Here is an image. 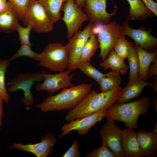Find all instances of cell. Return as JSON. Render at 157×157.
<instances>
[{
    "label": "cell",
    "mask_w": 157,
    "mask_h": 157,
    "mask_svg": "<svg viewBox=\"0 0 157 157\" xmlns=\"http://www.w3.org/2000/svg\"><path fill=\"white\" fill-rule=\"evenodd\" d=\"M122 88L119 86L109 91L99 93L91 90L74 108L65 116L69 122L96 112L107 110L120 98Z\"/></svg>",
    "instance_id": "1"
},
{
    "label": "cell",
    "mask_w": 157,
    "mask_h": 157,
    "mask_svg": "<svg viewBox=\"0 0 157 157\" xmlns=\"http://www.w3.org/2000/svg\"><path fill=\"white\" fill-rule=\"evenodd\" d=\"M91 84L83 83L63 89L55 95H51L42 103L27 109L39 108L43 112L70 110L75 107L91 90Z\"/></svg>",
    "instance_id": "2"
},
{
    "label": "cell",
    "mask_w": 157,
    "mask_h": 157,
    "mask_svg": "<svg viewBox=\"0 0 157 157\" xmlns=\"http://www.w3.org/2000/svg\"><path fill=\"white\" fill-rule=\"evenodd\" d=\"M150 106V99L147 97L126 104L115 103L106 110L105 117L107 120L121 121L126 127L136 129L139 117L145 115Z\"/></svg>",
    "instance_id": "3"
},
{
    "label": "cell",
    "mask_w": 157,
    "mask_h": 157,
    "mask_svg": "<svg viewBox=\"0 0 157 157\" xmlns=\"http://www.w3.org/2000/svg\"><path fill=\"white\" fill-rule=\"evenodd\" d=\"M39 65L53 72L67 69L69 58L65 46L60 43L48 44L39 53Z\"/></svg>",
    "instance_id": "4"
},
{
    "label": "cell",
    "mask_w": 157,
    "mask_h": 157,
    "mask_svg": "<svg viewBox=\"0 0 157 157\" xmlns=\"http://www.w3.org/2000/svg\"><path fill=\"white\" fill-rule=\"evenodd\" d=\"M95 25V34H98L100 52L99 56L102 61L107 57L108 52L114 50L117 41L122 34V28L115 21L108 24H97Z\"/></svg>",
    "instance_id": "5"
},
{
    "label": "cell",
    "mask_w": 157,
    "mask_h": 157,
    "mask_svg": "<svg viewBox=\"0 0 157 157\" xmlns=\"http://www.w3.org/2000/svg\"><path fill=\"white\" fill-rule=\"evenodd\" d=\"M44 72H28L19 74L7 83V85L9 86L8 91L12 93L19 89L22 90L24 97L21 99L24 104L27 106L33 105L34 98L31 92V88L35 82H40L44 80Z\"/></svg>",
    "instance_id": "6"
},
{
    "label": "cell",
    "mask_w": 157,
    "mask_h": 157,
    "mask_svg": "<svg viewBox=\"0 0 157 157\" xmlns=\"http://www.w3.org/2000/svg\"><path fill=\"white\" fill-rule=\"evenodd\" d=\"M23 22L25 26L29 23L31 24L32 30L38 33L49 32L53 28V23L38 0L30 1Z\"/></svg>",
    "instance_id": "7"
},
{
    "label": "cell",
    "mask_w": 157,
    "mask_h": 157,
    "mask_svg": "<svg viewBox=\"0 0 157 157\" xmlns=\"http://www.w3.org/2000/svg\"><path fill=\"white\" fill-rule=\"evenodd\" d=\"M95 25L90 22L84 29L78 31L69 39L68 43L65 46L68 54L67 69L70 71L76 69L84 46L89 37L95 35Z\"/></svg>",
    "instance_id": "8"
},
{
    "label": "cell",
    "mask_w": 157,
    "mask_h": 157,
    "mask_svg": "<svg viewBox=\"0 0 157 157\" xmlns=\"http://www.w3.org/2000/svg\"><path fill=\"white\" fill-rule=\"evenodd\" d=\"M102 145L109 149L115 157L125 156L122 144L123 131L114 121L107 120L99 131Z\"/></svg>",
    "instance_id": "9"
},
{
    "label": "cell",
    "mask_w": 157,
    "mask_h": 157,
    "mask_svg": "<svg viewBox=\"0 0 157 157\" xmlns=\"http://www.w3.org/2000/svg\"><path fill=\"white\" fill-rule=\"evenodd\" d=\"M61 10L64 12L60 19L65 23L67 30V38L69 39L82 27L83 23L88 20L82 8L78 7L74 0H67L63 5Z\"/></svg>",
    "instance_id": "10"
},
{
    "label": "cell",
    "mask_w": 157,
    "mask_h": 157,
    "mask_svg": "<svg viewBox=\"0 0 157 157\" xmlns=\"http://www.w3.org/2000/svg\"><path fill=\"white\" fill-rule=\"evenodd\" d=\"M70 72L67 69L56 74H47L44 72V81L41 83L37 82L35 90L38 92L46 91L52 95L61 89L72 87L74 85L71 80L75 74L70 75Z\"/></svg>",
    "instance_id": "11"
},
{
    "label": "cell",
    "mask_w": 157,
    "mask_h": 157,
    "mask_svg": "<svg viewBox=\"0 0 157 157\" xmlns=\"http://www.w3.org/2000/svg\"><path fill=\"white\" fill-rule=\"evenodd\" d=\"M129 22L126 19L121 26L122 34L131 38L134 41L135 44L145 50L152 52L156 50L157 38L151 35V29L146 30L144 27H141L138 29H134L129 26Z\"/></svg>",
    "instance_id": "12"
},
{
    "label": "cell",
    "mask_w": 157,
    "mask_h": 157,
    "mask_svg": "<svg viewBox=\"0 0 157 157\" xmlns=\"http://www.w3.org/2000/svg\"><path fill=\"white\" fill-rule=\"evenodd\" d=\"M106 0H85L83 7L90 22L94 24H106L110 22L111 18L116 14L117 9L116 7L112 13H108L106 10Z\"/></svg>",
    "instance_id": "13"
},
{
    "label": "cell",
    "mask_w": 157,
    "mask_h": 157,
    "mask_svg": "<svg viewBox=\"0 0 157 157\" xmlns=\"http://www.w3.org/2000/svg\"><path fill=\"white\" fill-rule=\"evenodd\" d=\"M41 142L35 144L14 143L6 149H14L30 152L37 157H47L54 151L53 147L57 140L55 136L48 133L41 138Z\"/></svg>",
    "instance_id": "14"
},
{
    "label": "cell",
    "mask_w": 157,
    "mask_h": 157,
    "mask_svg": "<svg viewBox=\"0 0 157 157\" xmlns=\"http://www.w3.org/2000/svg\"><path fill=\"white\" fill-rule=\"evenodd\" d=\"M106 110L99 111L90 115L73 121L64 124L60 130L62 133L58 139L74 130L76 131L80 135L87 133L89 129L94 125L100 121L105 117Z\"/></svg>",
    "instance_id": "15"
},
{
    "label": "cell",
    "mask_w": 157,
    "mask_h": 157,
    "mask_svg": "<svg viewBox=\"0 0 157 157\" xmlns=\"http://www.w3.org/2000/svg\"><path fill=\"white\" fill-rule=\"evenodd\" d=\"M137 133L138 144L143 156L155 157L157 156V134L142 129Z\"/></svg>",
    "instance_id": "16"
},
{
    "label": "cell",
    "mask_w": 157,
    "mask_h": 157,
    "mask_svg": "<svg viewBox=\"0 0 157 157\" xmlns=\"http://www.w3.org/2000/svg\"><path fill=\"white\" fill-rule=\"evenodd\" d=\"M151 83L147 82L138 76L130 79L126 85L122 88L121 97L117 102L119 104L127 103L138 97L145 86H151Z\"/></svg>",
    "instance_id": "17"
},
{
    "label": "cell",
    "mask_w": 157,
    "mask_h": 157,
    "mask_svg": "<svg viewBox=\"0 0 157 157\" xmlns=\"http://www.w3.org/2000/svg\"><path fill=\"white\" fill-rule=\"evenodd\" d=\"M122 131V144L125 156L143 157L138 142L137 133L127 127Z\"/></svg>",
    "instance_id": "18"
},
{
    "label": "cell",
    "mask_w": 157,
    "mask_h": 157,
    "mask_svg": "<svg viewBox=\"0 0 157 157\" xmlns=\"http://www.w3.org/2000/svg\"><path fill=\"white\" fill-rule=\"evenodd\" d=\"M133 44L139 59V69L138 76L145 81L147 79L148 70L150 64L157 60V49L149 52L144 50L134 43Z\"/></svg>",
    "instance_id": "19"
},
{
    "label": "cell",
    "mask_w": 157,
    "mask_h": 157,
    "mask_svg": "<svg viewBox=\"0 0 157 157\" xmlns=\"http://www.w3.org/2000/svg\"><path fill=\"white\" fill-rule=\"evenodd\" d=\"M19 20L17 14L8 1L6 9L0 12V31L6 33L13 32Z\"/></svg>",
    "instance_id": "20"
},
{
    "label": "cell",
    "mask_w": 157,
    "mask_h": 157,
    "mask_svg": "<svg viewBox=\"0 0 157 157\" xmlns=\"http://www.w3.org/2000/svg\"><path fill=\"white\" fill-rule=\"evenodd\" d=\"M130 6L129 14L126 19L129 21L134 19L143 20L149 17L156 16L142 0H127Z\"/></svg>",
    "instance_id": "21"
},
{
    "label": "cell",
    "mask_w": 157,
    "mask_h": 157,
    "mask_svg": "<svg viewBox=\"0 0 157 157\" xmlns=\"http://www.w3.org/2000/svg\"><path fill=\"white\" fill-rule=\"evenodd\" d=\"M107 56V57L100 64V66L105 70L110 68L121 75L127 73L129 66L125 63L124 59L119 56L114 50L110 51Z\"/></svg>",
    "instance_id": "22"
},
{
    "label": "cell",
    "mask_w": 157,
    "mask_h": 157,
    "mask_svg": "<svg viewBox=\"0 0 157 157\" xmlns=\"http://www.w3.org/2000/svg\"><path fill=\"white\" fill-rule=\"evenodd\" d=\"M67 0H38L53 23L60 19L63 4Z\"/></svg>",
    "instance_id": "23"
},
{
    "label": "cell",
    "mask_w": 157,
    "mask_h": 157,
    "mask_svg": "<svg viewBox=\"0 0 157 157\" xmlns=\"http://www.w3.org/2000/svg\"><path fill=\"white\" fill-rule=\"evenodd\" d=\"M121 83V75L113 70L104 74L98 83L100 86V90L102 92L112 90L120 86Z\"/></svg>",
    "instance_id": "24"
},
{
    "label": "cell",
    "mask_w": 157,
    "mask_h": 157,
    "mask_svg": "<svg viewBox=\"0 0 157 157\" xmlns=\"http://www.w3.org/2000/svg\"><path fill=\"white\" fill-rule=\"evenodd\" d=\"M98 43L95 34H93L89 37L83 49L79 63L90 62L96 50L99 48Z\"/></svg>",
    "instance_id": "25"
},
{
    "label": "cell",
    "mask_w": 157,
    "mask_h": 157,
    "mask_svg": "<svg viewBox=\"0 0 157 157\" xmlns=\"http://www.w3.org/2000/svg\"><path fill=\"white\" fill-rule=\"evenodd\" d=\"M10 62L9 59L0 60V97L6 103H9L10 97L6 88L5 75Z\"/></svg>",
    "instance_id": "26"
},
{
    "label": "cell",
    "mask_w": 157,
    "mask_h": 157,
    "mask_svg": "<svg viewBox=\"0 0 157 157\" xmlns=\"http://www.w3.org/2000/svg\"><path fill=\"white\" fill-rule=\"evenodd\" d=\"M126 58L129 63V79L138 76L139 69V59L133 44Z\"/></svg>",
    "instance_id": "27"
},
{
    "label": "cell",
    "mask_w": 157,
    "mask_h": 157,
    "mask_svg": "<svg viewBox=\"0 0 157 157\" xmlns=\"http://www.w3.org/2000/svg\"><path fill=\"white\" fill-rule=\"evenodd\" d=\"M77 69H80L85 74L98 83L105 74L98 70L91 65L90 62L79 63L76 67Z\"/></svg>",
    "instance_id": "28"
},
{
    "label": "cell",
    "mask_w": 157,
    "mask_h": 157,
    "mask_svg": "<svg viewBox=\"0 0 157 157\" xmlns=\"http://www.w3.org/2000/svg\"><path fill=\"white\" fill-rule=\"evenodd\" d=\"M124 36L122 34L119 37L114 49L115 53L124 59L126 58L130 49L133 45L125 38Z\"/></svg>",
    "instance_id": "29"
},
{
    "label": "cell",
    "mask_w": 157,
    "mask_h": 157,
    "mask_svg": "<svg viewBox=\"0 0 157 157\" xmlns=\"http://www.w3.org/2000/svg\"><path fill=\"white\" fill-rule=\"evenodd\" d=\"M33 26L29 23L26 27H23L19 23L17 24L15 31L18 33L19 41L21 44H26L31 47L33 44L30 40V34L31 31L32 30Z\"/></svg>",
    "instance_id": "30"
},
{
    "label": "cell",
    "mask_w": 157,
    "mask_h": 157,
    "mask_svg": "<svg viewBox=\"0 0 157 157\" xmlns=\"http://www.w3.org/2000/svg\"><path fill=\"white\" fill-rule=\"evenodd\" d=\"M31 0H8L19 19L24 21L28 4Z\"/></svg>",
    "instance_id": "31"
},
{
    "label": "cell",
    "mask_w": 157,
    "mask_h": 157,
    "mask_svg": "<svg viewBox=\"0 0 157 157\" xmlns=\"http://www.w3.org/2000/svg\"><path fill=\"white\" fill-rule=\"evenodd\" d=\"M30 46L26 44H21L19 48L9 60L11 62L14 59L22 56H26L39 60V53L33 51Z\"/></svg>",
    "instance_id": "32"
},
{
    "label": "cell",
    "mask_w": 157,
    "mask_h": 157,
    "mask_svg": "<svg viewBox=\"0 0 157 157\" xmlns=\"http://www.w3.org/2000/svg\"><path fill=\"white\" fill-rule=\"evenodd\" d=\"M86 157H115L114 153L107 147L102 145L85 155Z\"/></svg>",
    "instance_id": "33"
},
{
    "label": "cell",
    "mask_w": 157,
    "mask_h": 157,
    "mask_svg": "<svg viewBox=\"0 0 157 157\" xmlns=\"http://www.w3.org/2000/svg\"><path fill=\"white\" fill-rule=\"evenodd\" d=\"M79 142L77 140H74L71 147L63 155V157H80V151L79 150Z\"/></svg>",
    "instance_id": "34"
},
{
    "label": "cell",
    "mask_w": 157,
    "mask_h": 157,
    "mask_svg": "<svg viewBox=\"0 0 157 157\" xmlns=\"http://www.w3.org/2000/svg\"><path fill=\"white\" fill-rule=\"evenodd\" d=\"M157 75V60L152 65H150L148 69L147 79H149L154 76Z\"/></svg>",
    "instance_id": "35"
},
{
    "label": "cell",
    "mask_w": 157,
    "mask_h": 157,
    "mask_svg": "<svg viewBox=\"0 0 157 157\" xmlns=\"http://www.w3.org/2000/svg\"><path fill=\"white\" fill-rule=\"evenodd\" d=\"M146 6L157 16V3L153 0H142Z\"/></svg>",
    "instance_id": "36"
},
{
    "label": "cell",
    "mask_w": 157,
    "mask_h": 157,
    "mask_svg": "<svg viewBox=\"0 0 157 157\" xmlns=\"http://www.w3.org/2000/svg\"><path fill=\"white\" fill-rule=\"evenodd\" d=\"M3 99L0 97V131L2 126V118L3 116Z\"/></svg>",
    "instance_id": "37"
},
{
    "label": "cell",
    "mask_w": 157,
    "mask_h": 157,
    "mask_svg": "<svg viewBox=\"0 0 157 157\" xmlns=\"http://www.w3.org/2000/svg\"><path fill=\"white\" fill-rule=\"evenodd\" d=\"M154 82L151 83V87L152 88L153 90L157 93V75L153 77Z\"/></svg>",
    "instance_id": "38"
},
{
    "label": "cell",
    "mask_w": 157,
    "mask_h": 157,
    "mask_svg": "<svg viewBox=\"0 0 157 157\" xmlns=\"http://www.w3.org/2000/svg\"><path fill=\"white\" fill-rule=\"evenodd\" d=\"M8 4L7 0H0V12L5 10Z\"/></svg>",
    "instance_id": "39"
},
{
    "label": "cell",
    "mask_w": 157,
    "mask_h": 157,
    "mask_svg": "<svg viewBox=\"0 0 157 157\" xmlns=\"http://www.w3.org/2000/svg\"><path fill=\"white\" fill-rule=\"evenodd\" d=\"M151 104L155 110L157 115V97L154 96L152 99Z\"/></svg>",
    "instance_id": "40"
},
{
    "label": "cell",
    "mask_w": 157,
    "mask_h": 157,
    "mask_svg": "<svg viewBox=\"0 0 157 157\" xmlns=\"http://www.w3.org/2000/svg\"><path fill=\"white\" fill-rule=\"evenodd\" d=\"M85 0H76L75 3L78 7L82 8L83 7Z\"/></svg>",
    "instance_id": "41"
},
{
    "label": "cell",
    "mask_w": 157,
    "mask_h": 157,
    "mask_svg": "<svg viewBox=\"0 0 157 157\" xmlns=\"http://www.w3.org/2000/svg\"><path fill=\"white\" fill-rule=\"evenodd\" d=\"M152 131L155 133L157 134V120H156L155 125Z\"/></svg>",
    "instance_id": "42"
},
{
    "label": "cell",
    "mask_w": 157,
    "mask_h": 157,
    "mask_svg": "<svg viewBox=\"0 0 157 157\" xmlns=\"http://www.w3.org/2000/svg\"><path fill=\"white\" fill-rule=\"evenodd\" d=\"M155 1V2H156V3L157 2V0H154Z\"/></svg>",
    "instance_id": "43"
}]
</instances>
